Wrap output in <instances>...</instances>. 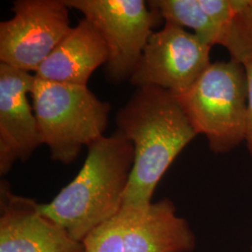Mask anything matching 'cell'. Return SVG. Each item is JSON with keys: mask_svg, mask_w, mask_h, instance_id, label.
<instances>
[{"mask_svg": "<svg viewBox=\"0 0 252 252\" xmlns=\"http://www.w3.org/2000/svg\"><path fill=\"white\" fill-rule=\"evenodd\" d=\"M85 252H192L195 235L169 198L145 210L121 208L83 241Z\"/></svg>", "mask_w": 252, "mask_h": 252, "instance_id": "5", "label": "cell"}, {"mask_svg": "<svg viewBox=\"0 0 252 252\" xmlns=\"http://www.w3.org/2000/svg\"><path fill=\"white\" fill-rule=\"evenodd\" d=\"M148 4L164 23L190 29L207 45L222 46L228 29L210 14L202 0H153Z\"/></svg>", "mask_w": 252, "mask_h": 252, "instance_id": "12", "label": "cell"}, {"mask_svg": "<svg viewBox=\"0 0 252 252\" xmlns=\"http://www.w3.org/2000/svg\"><path fill=\"white\" fill-rule=\"evenodd\" d=\"M230 58L239 61L252 54V0H244L243 6L234 20L222 43Z\"/></svg>", "mask_w": 252, "mask_h": 252, "instance_id": "13", "label": "cell"}, {"mask_svg": "<svg viewBox=\"0 0 252 252\" xmlns=\"http://www.w3.org/2000/svg\"><path fill=\"white\" fill-rule=\"evenodd\" d=\"M115 124L135 151L122 207L145 210L165 172L197 134L178 96L156 86L136 88Z\"/></svg>", "mask_w": 252, "mask_h": 252, "instance_id": "1", "label": "cell"}, {"mask_svg": "<svg viewBox=\"0 0 252 252\" xmlns=\"http://www.w3.org/2000/svg\"><path fill=\"white\" fill-rule=\"evenodd\" d=\"M35 75L0 63V175L9 173L17 161L27 162L42 145L31 94Z\"/></svg>", "mask_w": 252, "mask_h": 252, "instance_id": "10", "label": "cell"}, {"mask_svg": "<svg viewBox=\"0 0 252 252\" xmlns=\"http://www.w3.org/2000/svg\"></svg>", "mask_w": 252, "mask_h": 252, "instance_id": "15", "label": "cell"}, {"mask_svg": "<svg viewBox=\"0 0 252 252\" xmlns=\"http://www.w3.org/2000/svg\"><path fill=\"white\" fill-rule=\"evenodd\" d=\"M78 175L48 204L43 215L82 242L121 210L134 165V146L119 131L88 147Z\"/></svg>", "mask_w": 252, "mask_h": 252, "instance_id": "2", "label": "cell"}, {"mask_svg": "<svg viewBox=\"0 0 252 252\" xmlns=\"http://www.w3.org/2000/svg\"><path fill=\"white\" fill-rule=\"evenodd\" d=\"M177 96L212 153H230L245 142L248 81L240 61L230 58L210 63L189 90Z\"/></svg>", "mask_w": 252, "mask_h": 252, "instance_id": "4", "label": "cell"}, {"mask_svg": "<svg viewBox=\"0 0 252 252\" xmlns=\"http://www.w3.org/2000/svg\"><path fill=\"white\" fill-rule=\"evenodd\" d=\"M211 49L189 30L164 23L150 36L129 81L136 88L156 86L180 95L211 63Z\"/></svg>", "mask_w": 252, "mask_h": 252, "instance_id": "8", "label": "cell"}, {"mask_svg": "<svg viewBox=\"0 0 252 252\" xmlns=\"http://www.w3.org/2000/svg\"><path fill=\"white\" fill-rule=\"evenodd\" d=\"M30 94L41 142L55 162L71 163L104 136L111 107L87 86L36 79Z\"/></svg>", "mask_w": 252, "mask_h": 252, "instance_id": "3", "label": "cell"}, {"mask_svg": "<svg viewBox=\"0 0 252 252\" xmlns=\"http://www.w3.org/2000/svg\"><path fill=\"white\" fill-rule=\"evenodd\" d=\"M108 59L99 30L88 19L79 21L34 75L42 81L87 86L92 74Z\"/></svg>", "mask_w": 252, "mask_h": 252, "instance_id": "11", "label": "cell"}, {"mask_svg": "<svg viewBox=\"0 0 252 252\" xmlns=\"http://www.w3.org/2000/svg\"><path fill=\"white\" fill-rule=\"evenodd\" d=\"M0 252H85L84 245L42 214L40 204L0 182Z\"/></svg>", "mask_w": 252, "mask_h": 252, "instance_id": "9", "label": "cell"}, {"mask_svg": "<svg viewBox=\"0 0 252 252\" xmlns=\"http://www.w3.org/2000/svg\"><path fill=\"white\" fill-rule=\"evenodd\" d=\"M99 30L108 50L106 79L112 84L130 80L153 27L161 17L144 0H64Z\"/></svg>", "mask_w": 252, "mask_h": 252, "instance_id": "6", "label": "cell"}, {"mask_svg": "<svg viewBox=\"0 0 252 252\" xmlns=\"http://www.w3.org/2000/svg\"><path fill=\"white\" fill-rule=\"evenodd\" d=\"M0 23V63L36 73L70 27L64 0H16Z\"/></svg>", "mask_w": 252, "mask_h": 252, "instance_id": "7", "label": "cell"}, {"mask_svg": "<svg viewBox=\"0 0 252 252\" xmlns=\"http://www.w3.org/2000/svg\"><path fill=\"white\" fill-rule=\"evenodd\" d=\"M243 63L248 81V108H247V125L245 143L252 156V54L242 57L239 60Z\"/></svg>", "mask_w": 252, "mask_h": 252, "instance_id": "14", "label": "cell"}]
</instances>
